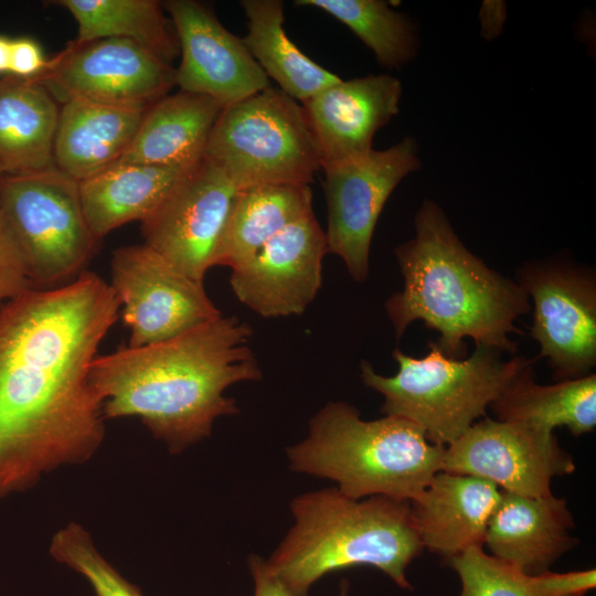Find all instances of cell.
Returning <instances> with one entry per match:
<instances>
[{"instance_id": "cell-35", "label": "cell", "mask_w": 596, "mask_h": 596, "mask_svg": "<svg viewBox=\"0 0 596 596\" xmlns=\"http://www.w3.org/2000/svg\"><path fill=\"white\" fill-rule=\"evenodd\" d=\"M11 40L0 34V74L9 73L10 70Z\"/></svg>"}, {"instance_id": "cell-12", "label": "cell", "mask_w": 596, "mask_h": 596, "mask_svg": "<svg viewBox=\"0 0 596 596\" xmlns=\"http://www.w3.org/2000/svg\"><path fill=\"white\" fill-rule=\"evenodd\" d=\"M575 468L554 433L490 417L446 446L441 461V471L477 477L503 492L528 497L551 494L552 479Z\"/></svg>"}, {"instance_id": "cell-5", "label": "cell", "mask_w": 596, "mask_h": 596, "mask_svg": "<svg viewBox=\"0 0 596 596\" xmlns=\"http://www.w3.org/2000/svg\"><path fill=\"white\" fill-rule=\"evenodd\" d=\"M445 447L398 416L365 421L347 402H331L309 422L307 437L286 449L291 470L334 481L352 499L412 501L441 470Z\"/></svg>"}, {"instance_id": "cell-31", "label": "cell", "mask_w": 596, "mask_h": 596, "mask_svg": "<svg viewBox=\"0 0 596 596\" xmlns=\"http://www.w3.org/2000/svg\"><path fill=\"white\" fill-rule=\"evenodd\" d=\"M30 288L24 256L0 209V307Z\"/></svg>"}, {"instance_id": "cell-11", "label": "cell", "mask_w": 596, "mask_h": 596, "mask_svg": "<svg viewBox=\"0 0 596 596\" xmlns=\"http://www.w3.org/2000/svg\"><path fill=\"white\" fill-rule=\"evenodd\" d=\"M110 276L123 321L130 330V348L172 339L223 316L203 284L145 244L115 249Z\"/></svg>"}, {"instance_id": "cell-6", "label": "cell", "mask_w": 596, "mask_h": 596, "mask_svg": "<svg viewBox=\"0 0 596 596\" xmlns=\"http://www.w3.org/2000/svg\"><path fill=\"white\" fill-rule=\"evenodd\" d=\"M428 353L414 358L393 351L398 371L379 374L365 360L360 364L363 384L383 395L381 412L418 425L427 439L446 447L457 440L509 384L530 368L536 358L502 359V351L486 344L475 345L465 359L446 356L434 341Z\"/></svg>"}, {"instance_id": "cell-10", "label": "cell", "mask_w": 596, "mask_h": 596, "mask_svg": "<svg viewBox=\"0 0 596 596\" xmlns=\"http://www.w3.org/2000/svg\"><path fill=\"white\" fill-rule=\"evenodd\" d=\"M421 167L416 141L403 138L384 149L324 169L328 253L339 256L358 283L370 272L371 242L392 192Z\"/></svg>"}, {"instance_id": "cell-25", "label": "cell", "mask_w": 596, "mask_h": 596, "mask_svg": "<svg viewBox=\"0 0 596 596\" xmlns=\"http://www.w3.org/2000/svg\"><path fill=\"white\" fill-rule=\"evenodd\" d=\"M490 407L499 421L521 423L549 434L566 427L573 436H581L596 426V375L541 385L534 381V368H530Z\"/></svg>"}, {"instance_id": "cell-18", "label": "cell", "mask_w": 596, "mask_h": 596, "mask_svg": "<svg viewBox=\"0 0 596 596\" xmlns=\"http://www.w3.org/2000/svg\"><path fill=\"white\" fill-rule=\"evenodd\" d=\"M574 518L564 498L553 493L528 497L509 492L489 520L483 545L490 555L528 574H542L576 546Z\"/></svg>"}, {"instance_id": "cell-20", "label": "cell", "mask_w": 596, "mask_h": 596, "mask_svg": "<svg viewBox=\"0 0 596 596\" xmlns=\"http://www.w3.org/2000/svg\"><path fill=\"white\" fill-rule=\"evenodd\" d=\"M149 107L66 100L60 110L54 167L81 182L119 162Z\"/></svg>"}, {"instance_id": "cell-8", "label": "cell", "mask_w": 596, "mask_h": 596, "mask_svg": "<svg viewBox=\"0 0 596 596\" xmlns=\"http://www.w3.org/2000/svg\"><path fill=\"white\" fill-rule=\"evenodd\" d=\"M0 209L24 256L32 288L64 286L83 274L98 240L78 182L55 167L0 180Z\"/></svg>"}, {"instance_id": "cell-9", "label": "cell", "mask_w": 596, "mask_h": 596, "mask_svg": "<svg viewBox=\"0 0 596 596\" xmlns=\"http://www.w3.org/2000/svg\"><path fill=\"white\" fill-rule=\"evenodd\" d=\"M533 301L530 336L556 381L592 373L596 365L595 272L554 257L529 262L517 273Z\"/></svg>"}, {"instance_id": "cell-19", "label": "cell", "mask_w": 596, "mask_h": 596, "mask_svg": "<svg viewBox=\"0 0 596 596\" xmlns=\"http://www.w3.org/2000/svg\"><path fill=\"white\" fill-rule=\"evenodd\" d=\"M502 491L468 475L438 471L412 501V520L423 549L446 561L483 546L489 520Z\"/></svg>"}, {"instance_id": "cell-33", "label": "cell", "mask_w": 596, "mask_h": 596, "mask_svg": "<svg viewBox=\"0 0 596 596\" xmlns=\"http://www.w3.org/2000/svg\"><path fill=\"white\" fill-rule=\"evenodd\" d=\"M248 568L254 581V596H296L266 566L257 554L248 557ZM349 584L342 581L339 596H348Z\"/></svg>"}, {"instance_id": "cell-16", "label": "cell", "mask_w": 596, "mask_h": 596, "mask_svg": "<svg viewBox=\"0 0 596 596\" xmlns=\"http://www.w3.org/2000/svg\"><path fill=\"white\" fill-rule=\"evenodd\" d=\"M162 6L179 42L175 85L180 91L209 96L225 108L269 86L242 39L207 7L194 0H169Z\"/></svg>"}, {"instance_id": "cell-26", "label": "cell", "mask_w": 596, "mask_h": 596, "mask_svg": "<svg viewBox=\"0 0 596 596\" xmlns=\"http://www.w3.org/2000/svg\"><path fill=\"white\" fill-rule=\"evenodd\" d=\"M240 3L247 18V34L242 41L280 91L304 103L341 79L304 54L287 36L283 1L242 0Z\"/></svg>"}, {"instance_id": "cell-36", "label": "cell", "mask_w": 596, "mask_h": 596, "mask_svg": "<svg viewBox=\"0 0 596 596\" xmlns=\"http://www.w3.org/2000/svg\"><path fill=\"white\" fill-rule=\"evenodd\" d=\"M3 175H4V172H3V170H2V168L0 166V180L2 179Z\"/></svg>"}, {"instance_id": "cell-34", "label": "cell", "mask_w": 596, "mask_h": 596, "mask_svg": "<svg viewBox=\"0 0 596 596\" xmlns=\"http://www.w3.org/2000/svg\"><path fill=\"white\" fill-rule=\"evenodd\" d=\"M504 4L502 2L486 1L481 10L482 33L485 36L493 38L502 29L504 23Z\"/></svg>"}, {"instance_id": "cell-24", "label": "cell", "mask_w": 596, "mask_h": 596, "mask_svg": "<svg viewBox=\"0 0 596 596\" xmlns=\"http://www.w3.org/2000/svg\"><path fill=\"white\" fill-rule=\"evenodd\" d=\"M311 212L309 184H262L240 190L214 266L234 269L246 264L279 232Z\"/></svg>"}, {"instance_id": "cell-15", "label": "cell", "mask_w": 596, "mask_h": 596, "mask_svg": "<svg viewBox=\"0 0 596 596\" xmlns=\"http://www.w3.org/2000/svg\"><path fill=\"white\" fill-rule=\"evenodd\" d=\"M326 232L313 212L288 225L246 264L232 269L235 297L264 318L301 315L322 284Z\"/></svg>"}, {"instance_id": "cell-22", "label": "cell", "mask_w": 596, "mask_h": 596, "mask_svg": "<svg viewBox=\"0 0 596 596\" xmlns=\"http://www.w3.org/2000/svg\"><path fill=\"white\" fill-rule=\"evenodd\" d=\"M194 166L117 162L78 182L92 234L100 241L126 223L141 222Z\"/></svg>"}, {"instance_id": "cell-2", "label": "cell", "mask_w": 596, "mask_h": 596, "mask_svg": "<svg viewBox=\"0 0 596 596\" xmlns=\"http://www.w3.org/2000/svg\"><path fill=\"white\" fill-rule=\"evenodd\" d=\"M252 334L247 322L222 316L162 342L96 355L89 383L104 418L139 417L171 454L209 437L217 417L240 413L226 389L262 377Z\"/></svg>"}, {"instance_id": "cell-29", "label": "cell", "mask_w": 596, "mask_h": 596, "mask_svg": "<svg viewBox=\"0 0 596 596\" xmlns=\"http://www.w3.org/2000/svg\"><path fill=\"white\" fill-rule=\"evenodd\" d=\"M347 25L386 68H400L416 56L418 40L413 22L380 0H297Z\"/></svg>"}, {"instance_id": "cell-21", "label": "cell", "mask_w": 596, "mask_h": 596, "mask_svg": "<svg viewBox=\"0 0 596 596\" xmlns=\"http://www.w3.org/2000/svg\"><path fill=\"white\" fill-rule=\"evenodd\" d=\"M224 107L209 96L179 91L148 108L119 162L194 166Z\"/></svg>"}, {"instance_id": "cell-3", "label": "cell", "mask_w": 596, "mask_h": 596, "mask_svg": "<svg viewBox=\"0 0 596 596\" xmlns=\"http://www.w3.org/2000/svg\"><path fill=\"white\" fill-rule=\"evenodd\" d=\"M414 225L415 236L394 251L403 288L385 302L396 339L422 320L448 358L467 356L466 338L514 354L510 334H522L514 322L531 309L525 289L472 254L435 201L422 203Z\"/></svg>"}, {"instance_id": "cell-13", "label": "cell", "mask_w": 596, "mask_h": 596, "mask_svg": "<svg viewBox=\"0 0 596 596\" xmlns=\"http://www.w3.org/2000/svg\"><path fill=\"white\" fill-rule=\"evenodd\" d=\"M238 191L203 157L141 221L143 244L203 284Z\"/></svg>"}, {"instance_id": "cell-32", "label": "cell", "mask_w": 596, "mask_h": 596, "mask_svg": "<svg viewBox=\"0 0 596 596\" xmlns=\"http://www.w3.org/2000/svg\"><path fill=\"white\" fill-rule=\"evenodd\" d=\"M40 44L30 38L11 40L9 74L20 78H34L47 66Z\"/></svg>"}, {"instance_id": "cell-7", "label": "cell", "mask_w": 596, "mask_h": 596, "mask_svg": "<svg viewBox=\"0 0 596 596\" xmlns=\"http://www.w3.org/2000/svg\"><path fill=\"white\" fill-rule=\"evenodd\" d=\"M203 157L240 190L309 184L321 169L302 106L270 85L222 110Z\"/></svg>"}, {"instance_id": "cell-14", "label": "cell", "mask_w": 596, "mask_h": 596, "mask_svg": "<svg viewBox=\"0 0 596 596\" xmlns=\"http://www.w3.org/2000/svg\"><path fill=\"white\" fill-rule=\"evenodd\" d=\"M34 78L62 104L151 105L175 85V68L132 41L102 39L74 41Z\"/></svg>"}, {"instance_id": "cell-4", "label": "cell", "mask_w": 596, "mask_h": 596, "mask_svg": "<svg viewBox=\"0 0 596 596\" xmlns=\"http://www.w3.org/2000/svg\"><path fill=\"white\" fill-rule=\"evenodd\" d=\"M289 507L294 524L265 562L296 596H308L322 576L354 566H373L411 588L406 571L423 546L409 501L352 499L333 487L301 493Z\"/></svg>"}, {"instance_id": "cell-28", "label": "cell", "mask_w": 596, "mask_h": 596, "mask_svg": "<svg viewBox=\"0 0 596 596\" xmlns=\"http://www.w3.org/2000/svg\"><path fill=\"white\" fill-rule=\"evenodd\" d=\"M461 583L459 596H585L596 585L594 568L528 574L473 546L447 560Z\"/></svg>"}, {"instance_id": "cell-1", "label": "cell", "mask_w": 596, "mask_h": 596, "mask_svg": "<svg viewBox=\"0 0 596 596\" xmlns=\"http://www.w3.org/2000/svg\"><path fill=\"white\" fill-rule=\"evenodd\" d=\"M120 307L91 272L0 307V499L100 448L105 418L89 371Z\"/></svg>"}, {"instance_id": "cell-17", "label": "cell", "mask_w": 596, "mask_h": 596, "mask_svg": "<svg viewBox=\"0 0 596 596\" xmlns=\"http://www.w3.org/2000/svg\"><path fill=\"white\" fill-rule=\"evenodd\" d=\"M401 81L387 74L338 83L301 103L327 169L369 153L375 132L400 110Z\"/></svg>"}, {"instance_id": "cell-23", "label": "cell", "mask_w": 596, "mask_h": 596, "mask_svg": "<svg viewBox=\"0 0 596 596\" xmlns=\"http://www.w3.org/2000/svg\"><path fill=\"white\" fill-rule=\"evenodd\" d=\"M60 110L39 79L12 75L0 79V166L4 174L54 167Z\"/></svg>"}, {"instance_id": "cell-30", "label": "cell", "mask_w": 596, "mask_h": 596, "mask_svg": "<svg viewBox=\"0 0 596 596\" xmlns=\"http://www.w3.org/2000/svg\"><path fill=\"white\" fill-rule=\"evenodd\" d=\"M49 553L57 563L85 577L96 596H142L98 552L88 531L77 522L67 523L52 536Z\"/></svg>"}, {"instance_id": "cell-27", "label": "cell", "mask_w": 596, "mask_h": 596, "mask_svg": "<svg viewBox=\"0 0 596 596\" xmlns=\"http://www.w3.org/2000/svg\"><path fill=\"white\" fill-rule=\"evenodd\" d=\"M77 22L78 43L125 39L171 64L180 54L178 38L163 6L156 0H58Z\"/></svg>"}]
</instances>
